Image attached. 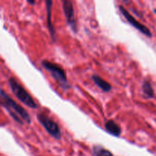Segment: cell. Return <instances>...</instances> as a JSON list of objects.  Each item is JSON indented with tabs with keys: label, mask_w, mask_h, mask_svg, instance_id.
Masks as SVG:
<instances>
[{
	"label": "cell",
	"mask_w": 156,
	"mask_h": 156,
	"mask_svg": "<svg viewBox=\"0 0 156 156\" xmlns=\"http://www.w3.org/2000/svg\"><path fill=\"white\" fill-rule=\"evenodd\" d=\"M27 2L30 5H34L35 4V1H27Z\"/></svg>",
	"instance_id": "12"
},
{
	"label": "cell",
	"mask_w": 156,
	"mask_h": 156,
	"mask_svg": "<svg viewBox=\"0 0 156 156\" xmlns=\"http://www.w3.org/2000/svg\"><path fill=\"white\" fill-rule=\"evenodd\" d=\"M0 104L6 108L11 117L17 123L23 124L22 120L19 118V117H21L27 123H30L31 118H30L28 112L24 108H23L21 105L16 103L1 88H0Z\"/></svg>",
	"instance_id": "1"
},
{
	"label": "cell",
	"mask_w": 156,
	"mask_h": 156,
	"mask_svg": "<svg viewBox=\"0 0 156 156\" xmlns=\"http://www.w3.org/2000/svg\"><path fill=\"white\" fill-rule=\"evenodd\" d=\"M91 79H92L94 84H95L99 88H101L102 91H105V92H109V91H111V88H112L111 85L109 82H108L107 81H105V79H102L101 77L98 76V75H93V76H91Z\"/></svg>",
	"instance_id": "8"
},
{
	"label": "cell",
	"mask_w": 156,
	"mask_h": 156,
	"mask_svg": "<svg viewBox=\"0 0 156 156\" xmlns=\"http://www.w3.org/2000/svg\"><path fill=\"white\" fill-rule=\"evenodd\" d=\"M41 65L46 70L50 72L53 79L60 85L62 89L68 90L71 88V85L69 84L68 81H67L65 71L62 69V67L48 60H43L41 62Z\"/></svg>",
	"instance_id": "2"
},
{
	"label": "cell",
	"mask_w": 156,
	"mask_h": 156,
	"mask_svg": "<svg viewBox=\"0 0 156 156\" xmlns=\"http://www.w3.org/2000/svg\"><path fill=\"white\" fill-rule=\"evenodd\" d=\"M62 2V9L64 14L66 18L67 24L70 26L72 30L76 33L77 32V25H76V18H75V10L73 2L69 0H63Z\"/></svg>",
	"instance_id": "6"
},
{
	"label": "cell",
	"mask_w": 156,
	"mask_h": 156,
	"mask_svg": "<svg viewBox=\"0 0 156 156\" xmlns=\"http://www.w3.org/2000/svg\"><path fill=\"white\" fill-rule=\"evenodd\" d=\"M93 153L95 156H114L111 151L108 150L105 147L99 145L94 146L92 148Z\"/></svg>",
	"instance_id": "10"
},
{
	"label": "cell",
	"mask_w": 156,
	"mask_h": 156,
	"mask_svg": "<svg viewBox=\"0 0 156 156\" xmlns=\"http://www.w3.org/2000/svg\"><path fill=\"white\" fill-rule=\"evenodd\" d=\"M105 129L111 135L119 137L121 134V128L114 120H109L105 123Z\"/></svg>",
	"instance_id": "7"
},
{
	"label": "cell",
	"mask_w": 156,
	"mask_h": 156,
	"mask_svg": "<svg viewBox=\"0 0 156 156\" xmlns=\"http://www.w3.org/2000/svg\"><path fill=\"white\" fill-rule=\"evenodd\" d=\"M37 120L40 122V123L44 126L46 131L51 136H53L56 140H60L61 136H62L61 135L60 129H59L58 124L54 120H53L48 116L43 114V113L37 114Z\"/></svg>",
	"instance_id": "4"
},
{
	"label": "cell",
	"mask_w": 156,
	"mask_h": 156,
	"mask_svg": "<svg viewBox=\"0 0 156 156\" xmlns=\"http://www.w3.org/2000/svg\"><path fill=\"white\" fill-rule=\"evenodd\" d=\"M9 84L13 94L18 98L20 101L32 109H36L37 108V105L30 94L14 78H10L9 79Z\"/></svg>",
	"instance_id": "3"
},
{
	"label": "cell",
	"mask_w": 156,
	"mask_h": 156,
	"mask_svg": "<svg viewBox=\"0 0 156 156\" xmlns=\"http://www.w3.org/2000/svg\"><path fill=\"white\" fill-rule=\"evenodd\" d=\"M154 12H155V13L156 14V9H154Z\"/></svg>",
	"instance_id": "13"
},
{
	"label": "cell",
	"mask_w": 156,
	"mask_h": 156,
	"mask_svg": "<svg viewBox=\"0 0 156 156\" xmlns=\"http://www.w3.org/2000/svg\"><path fill=\"white\" fill-rule=\"evenodd\" d=\"M119 9H120V12H121L122 15H123L125 18H126V21L133 26V27H135L136 29L139 30V31L141 32L142 34H145L146 36H147L148 37H152V34L151 32V30L146 27V25H144L143 24H142L141 22H140L139 21H137L126 9H125L123 6L120 5L119 6Z\"/></svg>",
	"instance_id": "5"
},
{
	"label": "cell",
	"mask_w": 156,
	"mask_h": 156,
	"mask_svg": "<svg viewBox=\"0 0 156 156\" xmlns=\"http://www.w3.org/2000/svg\"><path fill=\"white\" fill-rule=\"evenodd\" d=\"M53 2L46 1V9H47V27H48L49 31H50L51 37L53 41H55V29L52 24L51 21V7Z\"/></svg>",
	"instance_id": "9"
},
{
	"label": "cell",
	"mask_w": 156,
	"mask_h": 156,
	"mask_svg": "<svg viewBox=\"0 0 156 156\" xmlns=\"http://www.w3.org/2000/svg\"><path fill=\"white\" fill-rule=\"evenodd\" d=\"M143 91L147 98H152L155 96V92L152 88L150 82L147 80H145L143 84Z\"/></svg>",
	"instance_id": "11"
}]
</instances>
